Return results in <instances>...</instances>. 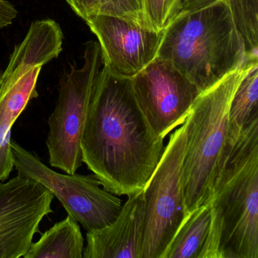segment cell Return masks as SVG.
<instances>
[{"label": "cell", "mask_w": 258, "mask_h": 258, "mask_svg": "<svg viewBox=\"0 0 258 258\" xmlns=\"http://www.w3.org/2000/svg\"><path fill=\"white\" fill-rule=\"evenodd\" d=\"M84 249L79 224L68 215L33 242L24 258H82Z\"/></svg>", "instance_id": "4fadbf2b"}, {"label": "cell", "mask_w": 258, "mask_h": 258, "mask_svg": "<svg viewBox=\"0 0 258 258\" xmlns=\"http://www.w3.org/2000/svg\"><path fill=\"white\" fill-rule=\"evenodd\" d=\"M211 202V228L199 258H258V117L236 141H227Z\"/></svg>", "instance_id": "7a4b0ae2"}, {"label": "cell", "mask_w": 258, "mask_h": 258, "mask_svg": "<svg viewBox=\"0 0 258 258\" xmlns=\"http://www.w3.org/2000/svg\"><path fill=\"white\" fill-rule=\"evenodd\" d=\"M83 163L107 191L131 196L143 191L164 150L140 109L131 78L102 66L81 142Z\"/></svg>", "instance_id": "6da1fadb"}, {"label": "cell", "mask_w": 258, "mask_h": 258, "mask_svg": "<svg viewBox=\"0 0 258 258\" xmlns=\"http://www.w3.org/2000/svg\"><path fill=\"white\" fill-rule=\"evenodd\" d=\"M85 22L97 37L103 66L114 75L132 78L158 56L164 31L157 32L114 16H91Z\"/></svg>", "instance_id": "8fae6325"}, {"label": "cell", "mask_w": 258, "mask_h": 258, "mask_svg": "<svg viewBox=\"0 0 258 258\" xmlns=\"http://www.w3.org/2000/svg\"><path fill=\"white\" fill-rule=\"evenodd\" d=\"M157 57L171 63L201 93L252 60L246 55L229 0L179 12L164 30Z\"/></svg>", "instance_id": "3957f363"}, {"label": "cell", "mask_w": 258, "mask_h": 258, "mask_svg": "<svg viewBox=\"0 0 258 258\" xmlns=\"http://www.w3.org/2000/svg\"><path fill=\"white\" fill-rule=\"evenodd\" d=\"M66 2L84 21L91 16H109L145 27L140 0H66Z\"/></svg>", "instance_id": "2e32d148"}, {"label": "cell", "mask_w": 258, "mask_h": 258, "mask_svg": "<svg viewBox=\"0 0 258 258\" xmlns=\"http://www.w3.org/2000/svg\"><path fill=\"white\" fill-rule=\"evenodd\" d=\"M131 80L140 109L163 139L184 123L201 93L171 63L159 57Z\"/></svg>", "instance_id": "9c48e42d"}, {"label": "cell", "mask_w": 258, "mask_h": 258, "mask_svg": "<svg viewBox=\"0 0 258 258\" xmlns=\"http://www.w3.org/2000/svg\"><path fill=\"white\" fill-rule=\"evenodd\" d=\"M145 231L143 190L128 196L115 220L87 232L84 258H142Z\"/></svg>", "instance_id": "7c38bea8"}, {"label": "cell", "mask_w": 258, "mask_h": 258, "mask_svg": "<svg viewBox=\"0 0 258 258\" xmlns=\"http://www.w3.org/2000/svg\"><path fill=\"white\" fill-rule=\"evenodd\" d=\"M258 60H247L202 92L184 123V191L187 211L211 202L219 164L228 141L229 110L235 92Z\"/></svg>", "instance_id": "277c9868"}, {"label": "cell", "mask_w": 258, "mask_h": 258, "mask_svg": "<svg viewBox=\"0 0 258 258\" xmlns=\"http://www.w3.org/2000/svg\"><path fill=\"white\" fill-rule=\"evenodd\" d=\"M82 67L72 66L60 80L55 109L48 120L49 164L74 174L82 166L81 142L90 99L103 66L99 42L86 43Z\"/></svg>", "instance_id": "8992f818"}, {"label": "cell", "mask_w": 258, "mask_h": 258, "mask_svg": "<svg viewBox=\"0 0 258 258\" xmlns=\"http://www.w3.org/2000/svg\"><path fill=\"white\" fill-rule=\"evenodd\" d=\"M14 168L18 175L41 183L61 202L69 215L87 232L111 224L121 210V200L101 188L94 174L59 173L42 162L32 152L11 141Z\"/></svg>", "instance_id": "ba28073f"}, {"label": "cell", "mask_w": 258, "mask_h": 258, "mask_svg": "<svg viewBox=\"0 0 258 258\" xmlns=\"http://www.w3.org/2000/svg\"><path fill=\"white\" fill-rule=\"evenodd\" d=\"M258 63L247 72L235 92L229 110L228 141L238 140L244 126L258 117Z\"/></svg>", "instance_id": "9a60e30c"}, {"label": "cell", "mask_w": 258, "mask_h": 258, "mask_svg": "<svg viewBox=\"0 0 258 258\" xmlns=\"http://www.w3.org/2000/svg\"><path fill=\"white\" fill-rule=\"evenodd\" d=\"M17 16V10L11 3L0 0V29L11 25Z\"/></svg>", "instance_id": "d6986e66"}, {"label": "cell", "mask_w": 258, "mask_h": 258, "mask_svg": "<svg viewBox=\"0 0 258 258\" xmlns=\"http://www.w3.org/2000/svg\"><path fill=\"white\" fill-rule=\"evenodd\" d=\"M211 202L189 213L178 229L162 258H199L209 235Z\"/></svg>", "instance_id": "5bb4252c"}, {"label": "cell", "mask_w": 258, "mask_h": 258, "mask_svg": "<svg viewBox=\"0 0 258 258\" xmlns=\"http://www.w3.org/2000/svg\"><path fill=\"white\" fill-rule=\"evenodd\" d=\"M54 198L31 178L18 175L0 183V258L24 257L42 220L53 212Z\"/></svg>", "instance_id": "30bf717a"}, {"label": "cell", "mask_w": 258, "mask_h": 258, "mask_svg": "<svg viewBox=\"0 0 258 258\" xmlns=\"http://www.w3.org/2000/svg\"><path fill=\"white\" fill-rule=\"evenodd\" d=\"M229 4L246 55L258 60V0H229Z\"/></svg>", "instance_id": "e0dca14e"}, {"label": "cell", "mask_w": 258, "mask_h": 258, "mask_svg": "<svg viewBox=\"0 0 258 258\" xmlns=\"http://www.w3.org/2000/svg\"><path fill=\"white\" fill-rule=\"evenodd\" d=\"M185 126L170 135L162 157L143 189L145 231L142 258H162L188 216L183 181Z\"/></svg>", "instance_id": "52a82bcc"}, {"label": "cell", "mask_w": 258, "mask_h": 258, "mask_svg": "<svg viewBox=\"0 0 258 258\" xmlns=\"http://www.w3.org/2000/svg\"><path fill=\"white\" fill-rule=\"evenodd\" d=\"M182 0H140L144 26L164 31L182 8Z\"/></svg>", "instance_id": "ac0fdd59"}, {"label": "cell", "mask_w": 258, "mask_h": 258, "mask_svg": "<svg viewBox=\"0 0 258 258\" xmlns=\"http://www.w3.org/2000/svg\"><path fill=\"white\" fill-rule=\"evenodd\" d=\"M63 37L55 21L34 22L0 74V182L8 179L14 168L12 128L28 103L38 97L37 84L42 68L61 53Z\"/></svg>", "instance_id": "5b68a950"}]
</instances>
